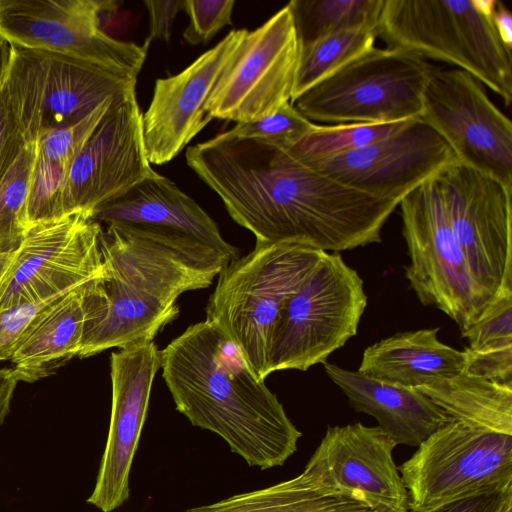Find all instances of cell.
Segmentation results:
<instances>
[{"mask_svg":"<svg viewBox=\"0 0 512 512\" xmlns=\"http://www.w3.org/2000/svg\"><path fill=\"white\" fill-rule=\"evenodd\" d=\"M100 250L103 272L83 291L80 358L153 341L178 316V297L209 287L230 262L186 235L136 225H107Z\"/></svg>","mask_w":512,"mask_h":512,"instance_id":"1","label":"cell"},{"mask_svg":"<svg viewBox=\"0 0 512 512\" xmlns=\"http://www.w3.org/2000/svg\"><path fill=\"white\" fill-rule=\"evenodd\" d=\"M160 369L176 409L220 436L249 466H282L297 450L301 432L215 323L193 324L173 339L160 350Z\"/></svg>","mask_w":512,"mask_h":512,"instance_id":"2","label":"cell"},{"mask_svg":"<svg viewBox=\"0 0 512 512\" xmlns=\"http://www.w3.org/2000/svg\"><path fill=\"white\" fill-rule=\"evenodd\" d=\"M390 48L454 65L512 101V51L476 0H384L376 30Z\"/></svg>","mask_w":512,"mask_h":512,"instance_id":"3","label":"cell"},{"mask_svg":"<svg viewBox=\"0 0 512 512\" xmlns=\"http://www.w3.org/2000/svg\"><path fill=\"white\" fill-rule=\"evenodd\" d=\"M324 253L299 244L256 242L219 273L206 320L236 343L260 378L268 376L269 339L282 307Z\"/></svg>","mask_w":512,"mask_h":512,"instance_id":"4","label":"cell"},{"mask_svg":"<svg viewBox=\"0 0 512 512\" xmlns=\"http://www.w3.org/2000/svg\"><path fill=\"white\" fill-rule=\"evenodd\" d=\"M437 68L417 53L372 47L291 104L311 122L390 123L418 118Z\"/></svg>","mask_w":512,"mask_h":512,"instance_id":"5","label":"cell"},{"mask_svg":"<svg viewBox=\"0 0 512 512\" xmlns=\"http://www.w3.org/2000/svg\"><path fill=\"white\" fill-rule=\"evenodd\" d=\"M366 305L357 271L339 253L325 252L278 315L268 344L267 374L325 363L356 335Z\"/></svg>","mask_w":512,"mask_h":512,"instance_id":"6","label":"cell"},{"mask_svg":"<svg viewBox=\"0 0 512 512\" xmlns=\"http://www.w3.org/2000/svg\"><path fill=\"white\" fill-rule=\"evenodd\" d=\"M398 206L410 287L423 305H434L465 331L493 299L472 278L434 178L406 194Z\"/></svg>","mask_w":512,"mask_h":512,"instance_id":"7","label":"cell"},{"mask_svg":"<svg viewBox=\"0 0 512 512\" xmlns=\"http://www.w3.org/2000/svg\"><path fill=\"white\" fill-rule=\"evenodd\" d=\"M398 470L410 509H432L511 483L512 435L451 419Z\"/></svg>","mask_w":512,"mask_h":512,"instance_id":"8","label":"cell"},{"mask_svg":"<svg viewBox=\"0 0 512 512\" xmlns=\"http://www.w3.org/2000/svg\"><path fill=\"white\" fill-rule=\"evenodd\" d=\"M97 0H0V37L11 45L84 61L137 78L149 41L124 42L106 34Z\"/></svg>","mask_w":512,"mask_h":512,"instance_id":"9","label":"cell"},{"mask_svg":"<svg viewBox=\"0 0 512 512\" xmlns=\"http://www.w3.org/2000/svg\"><path fill=\"white\" fill-rule=\"evenodd\" d=\"M434 180L476 284L490 299L512 290V187L459 162Z\"/></svg>","mask_w":512,"mask_h":512,"instance_id":"10","label":"cell"},{"mask_svg":"<svg viewBox=\"0 0 512 512\" xmlns=\"http://www.w3.org/2000/svg\"><path fill=\"white\" fill-rule=\"evenodd\" d=\"M102 230L84 211L30 225L0 280V311L60 295L100 275Z\"/></svg>","mask_w":512,"mask_h":512,"instance_id":"11","label":"cell"},{"mask_svg":"<svg viewBox=\"0 0 512 512\" xmlns=\"http://www.w3.org/2000/svg\"><path fill=\"white\" fill-rule=\"evenodd\" d=\"M484 87L462 69H436L419 118L448 143L459 163L512 187V123Z\"/></svg>","mask_w":512,"mask_h":512,"instance_id":"12","label":"cell"},{"mask_svg":"<svg viewBox=\"0 0 512 512\" xmlns=\"http://www.w3.org/2000/svg\"><path fill=\"white\" fill-rule=\"evenodd\" d=\"M299 41L288 4L248 32L206 104L212 118L260 120L290 102Z\"/></svg>","mask_w":512,"mask_h":512,"instance_id":"13","label":"cell"},{"mask_svg":"<svg viewBox=\"0 0 512 512\" xmlns=\"http://www.w3.org/2000/svg\"><path fill=\"white\" fill-rule=\"evenodd\" d=\"M396 446L379 426L328 427L301 475L325 496L372 512H407L408 491L393 459Z\"/></svg>","mask_w":512,"mask_h":512,"instance_id":"14","label":"cell"},{"mask_svg":"<svg viewBox=\"0 0 512 512\" xmlns=\"http://www.w3.org/2000/svg\"><path fill=\"white\" fill-rule=\"evenodd\" d=\"M455 162L448 143L418 117L384 139L305 166L373 197L401 200Z\"/></svg>","mask_w":512,"mask_h":512,"instance_id":"15","label":"cell"},{"mask_svg":"<svg viewBox=\"0 0 512 512\" xmlns=\"http://www.w3.org/2000/svg\"><path fill=\"white\" fill-rule=\"evenodd\" d=\"M135 92L116 99L73 161L65 186L66 213L92 212L152 175Z\"/></svg>","mask_w":512,"mask_h":512,"instance_id":"16","label":"cell"},{"mask_svg":"<svg viewBox=\"0 0 512 512\" xmlns=\"http://www.w3.org/2000/svg\"><path fill=\"white\" fill-rule=\"evenodd\" d=\"M159 369L160 350L154 341L137 342L111 354L110 426L96 484L87 499L102 512L114 511L129 497V474Z\"/></svg>","mask_w":512,"mask_h":512,"instance_id":"17","label":"cell"},{"mask_svg":"<svg viewBox=\"0 0 512 512\" xmlns=\"http://www.w3.org/2000/svg\"><path fill=\"white\" fill-rule=\"evenodd\" d=\"M248 31L232 30L180 73L159 78L142 114L143 141L150 164L174 159L212 120L207 101Z\"/></svg>","mask_w":512,"mask_h":512,"instance_id":"18","label":"cell"},{"mask_svg":"<svg viewBox=\"0 0 512 512\" xmlns=\"http://www.w3.org/2000/svg\"><path fill=\"white\" fill-rule=\"evenodd\" d=\"M28 51L39 137L83 119L108 99L135 92V77L62 55Z\"/></svg>","mask_w":512,"mask_h":512,"instance_id":"19","label":"cell"},{"mask_svg":"<svg viewBox=\"0 0 512 512\" xmlns=\"http://www.w3.org/2000/svg\"><path fill=\"white\" fill-rule=\"evenodd\" d=\"M91 215L106 225L176 232L209 246L230 261L239 257L238 249L222 237L216 222L174 182L157 172L105 202Z\"/></svg>","mask_w":512,"mask_h":512,"instance_id":"20","label":"cell"},{"mask_svg":"<svg viewBox=\"0 0 512 512\" xmlns=\"http://www.w3.org/2000/svg\"><path fill=\"white\" fill-rule=\"evenodd\" d=\"M323 365L350 406L373 416L396 445L417 447L452 419L417 388L382 381L327 361Z\"/></svg>","mask_w":512,"mask_h":512,"instance_id":"21","label":"cell"},{"mask_svg":"<svg viewBox=\"0 0 512 512\" xmlns=\"http://www.w3.org/2000/svg\"><path fill=\"white\" fill-rule=\"evenodd\" d=\"M439 327L398 332L368 346L358 372L382 381L420 388L466 371V351L442 343Z\"/></svg>","mask_w":512,"mask_h":512,"instance_id":"22","label":"cell"},{"mask_svg":"<svg viewBox=\"0 0 512 512\" xmlns=\"http://www.w3.org/2000/svg\"><path fill=\"white\" fill-rule=\"evenodd\" d=\"M85 284L56 301L18 345L10 361L19 381L35 382L45 378L78 356L84 323Z\"/></svg>","mask_w":512,"mask_h":512,"instance_id":"23","label":"cell"},{"mask_svg":"<svg viewBox=\"0 0 512 512\" xmlns=\"http://www.w3.org/2000/svg\"><path fill=\"white\" fill-rule=\"evenodd\" d=\"M417 389L452 419L512 435V385L463 372Z\"/></svg>","mask_w":512,"mask_h":512,"instance_id":"24","label":"cell"},{"mask_svg":"<svg viewBox=\"0 0 512 512\" xmlns=\"http://www.w3.org/2000/svg\"><path fill=\"white\" fill-rule=\"evenodd\" d=\"M462 336L472 375L512 385V290L498 293Z\"/></svg>","mask_w":512,"mask_h":512,"instance_id":"25","label":"cell"},{"mask_svg":"<svg viewBox=\"0 0 512 512\" xmlns=\"http://www.w3.org/2000/svg\"><path fill=\"white\" fill-rule=\"evenodd\" d=\"M384 0H293L288 3L299 46L337 32L377 30Z\"/></svg>","mask_w":512,"mask_h":512,"instance_id":"26","label":"cell"},{"mask_svg":"<svg viewBox=\"0 0 512 512\" xmlns=\"http://www.w3.org/2000/svg\"><path fill=\"white\" fill-rule=\"evenodd\" d=\"M351 503L356 502L320 494L300 474L266 488L236 494L184 512H319Z\"/></svg>","mask_w":512,"mask_h":512,"instance_id":"27","label":"cell"},{"mask_svg":"<svg viewBox=\"0 0 512 512\" xmlns=\"http://www.w3.org/2000/svg\"><path fill=\"white\" fill-rule=\"evenodd\" d=\"M376 31L345 30L300 46L290 102L342 66L374 47Z\"/></svg>","mask_w":512,"mask_h":512,"instance_id":"28","label":"cell"},{"mask_svg":"<svg viewBox=\"0 0 512 512\" xmlns=\"http://www.w3.org/2000/svg\"><path fill=\"white\" fill-rule=\"evenodd\" d=\"M36 154L37 142L24 145L0 178V261L6 268L29 228L27 203Z\"/></svg>","mask_w":512,"mask_h":512,"instance_id":"29","label":"cell"},{"mask_svg":"<svg viewBox=\"0 0 512 512\" xmlns=\"http://www.w3.org/2000/svg\"><path fill=\"white\" fill-rule=\"evenodd\" d=\"M410 120L390 123L316 124L310 132L285 151L298 163L309 165L384 139L404 127Z\"/></svg>","mask_w":512,"mask_h":512,"instance_id":"30","label":"cell"},{"mask_svg":"<svg viewBox=\"0 0 512 512\" xmlns=\"http://www.w3.org/2000/svg\"><path fill=\"white\" fill-rule=\"evenodd\" d=\"M68 170L37 151L27 203L28 226L65 215V186Z\"/></svg>","mask_w":512,"mask_h":512,"instance_id":"31","label":"cell"},{"mask_svg":"<svg viewBox=\"0 0 512 512\" xmlns=\"http://www.w3.org/2000/svg\"><path fill=\"white\" fill-rule=\"evenodd\" d=\"M316 124L305 118L291 102L260 120L239 122L227 134L260 140L287 150L310 132Z\"/></svg>","mask_w":512,"mask_h":512,"instance_id":"32","label":"cell"},{"mask_svg":"<svg viewBox=\"0 0 512 512\" xmlns=\"http://www.w3.org/2000/svg\"><path fill=\"white\" fill-rule=\"evenodd\" d=\"M118 98L120 97L104 101L77 122L42 134L37 142L38 153L69 172L73 161L84 148L111 104Z\"/></svg>","mask_w":512,"mask_h":512,"instance_id":"33","label":"cell"},{"mask_svg":"<svg viewBox=\"0 0 512 512\" xmlns=\"http://www.w3.org/2000/svg\"><path fill=\"white\" fill-rule=\"evenodd\" d=\"M65 293L42 301L17 304L0 311V363L10 360L41 316Z\"/></svg>","mask_w":512,"mask_h":512,"instance_id":"34","label":"cell"},{"mask_svg":"<svg viewBox=\"0 0 512 512\" xmlns=\"http://www.w3.org/2000/svg\"><path fill=\"white\" fill-rule=\"evenodd\" d=\"M233 0H184L183 10L190 22L184 30L185 40L197 45L207 43L224 26L231 25Z\"/></svg>","mask_w":512,"mask_h":512,"instance_id":"35","label":"cell"},{"mask_svg":"<svg viewBox=\"0 0 512 512\" xmlns=\"http://www.w3.org/2000/svg\"><path fill=\"white\" fill-rule=\"evenodd\" d=\"M26 144L28 143L21 132L17 101L7 71L0 88V178Z\"/></svg>","mask_w":512,"mask_h":512,"instance_id":"36","label":"cell"},{"mask_svg":"<svg viewBox=\"0 0 512 512\" xmlns=\"http://www.w3.org/2000/svg\"><path fill=\"white\" fill-rule=\"evenodd\" d=\"M509 499H512V482L432 509L407 512H501Z\"/></svg>","mask_w":512,"mask_h":512,"instance_id":"37","label":"cell"},{"mask_svg":"<svg viewBox=\"0 0 512 512\" xmlns=\"http://www.w3.org/2000/svg\"><path fill=\"white\" fill-rule=\"evenodd\" d=\"M150 15V35L147 40L169 41L176 15L183 10L184 0H145Z\"/></svg>","mask_w":512,"mask_h":512,"instance_id":"38","label":"cell"},{"mask_svg":"<svg viewBox=\"0 0 512 512\" xmlns=\"http://www.w3.org/2000/svg\"><path fill=\"white\" fill-rule=\"evenodd\" d=\"M491 21L501 42L512 51V15L499 0H496Z\"/></svg>","mask_w":512,"mask_h":512,"instance_id":"39","label":"cell"},{"mask_svg":"<svg viewBox=\"0 0 512 512\" xmlns=\"http://www.w3.org/2000/svg\"><path fill=\"white\" fill-rule=\"evenodd\" d=\"M18 381L13 368H0V425L10 411L11 400Z\"/></svg>","mask_w":512,"mask_h":512,"instance_id":"40","label":"cell"},{"mask_svg":"<svg viewBox=\"0 0 512 512\" xmlns=\"http://www.w3.org/2000/svg\"><path fill=\"white\" fill-rule=\"evenodd\" d=\"M12 50L13 46L7 40L0 37V88L10 65Z\"/></svg>","mask_w":512,"mask_h":512,"instance_id":"41","label":"cell"},{"mask_svg":"<svg viewBox=\"0 0 512 512\" xmlns=\"http://www.w3.org/2000/svg\"><path fill=\"white\" fill-rule=\"evenodd\" d=\"M501 512H512V499H509L503 506Z\"/></svg>","mask_w":512,"mask_h":512,"instance_id":"42","label":"cell"},{"mask_svg":"<svg viewBox=\"0 0 512 512\" xmlns=\"http://www.w3.org/2000/svg\"><path fill=\"white\" fill-rule=\"evenodd\" d=\"M6 270V267L4 266V264L0 261V280L2 278V276L4 275V272Z\"/></svg>","mask_w":512,"mask_h":512,"instance_id":"43","label":"cell"}]
</instances>
